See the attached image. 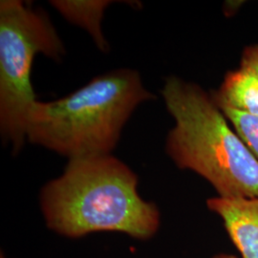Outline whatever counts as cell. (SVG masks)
Segmentation results:
<instances>
[{"instance_id": "obj_4", "label": "cell", "mask_w": 258, "mask_h": 258, "mask_svg": "<svg viewBox=\"0 0 258 258\" xmlns=\"http://www.w3.org/2000/svg\"><path fill=\"white\" fill-rule=\"evenodd\" d=\"M37 54L59 61L63 43L41 10L20 0L0 2V132L15 152L26 141L28 114L37 102L31 83Z\"/></svg>"}, {"instance_id": "obj_3", "label": "cell", "mask_w": 258, "mask_h": 258, "mask_svg": "<svg viewBox=\"0 0 258 258\" xmlns=\"http://www.w3.org/2000/svg\"><path fill=\"white\" fill-rule=\"evenodd\" d=\"M152 99L137 71L112 70L63 98L37 101L28 114L26 141L68 160L109 155L134 111Z\"/></svg>"}, {"instance_id": "obj_5", "label": "cell", "mask_w": 258, "mask_h": 258, "mask_svg": "<svg viewBox=\"0 0 258 258\" xmlns=\"http://www.w3.org/2000/svg\"><path fill=\"white\" fill-rule=\"evenodd\" d=\"M211 212L223 221L241 258H258V197H212L207 201Z\"/></svg>"}, {"instance_id": "obj_10", "label": "cell", "mask_w": 258, "mask_h": 258, "mask_svg": "<svg viewBox=\"0 0 258 258\" xmlns=\"http://www.w3.org/2000/svg\"><path fill=\"white\" fill-rule=\"evenodd\" d=\"M212 258H241L238 256H235V255H232V254H229V253H219L215 256H213Z\"/></svg>"}, {"instance_id": "obj_2", "label": "cell", "mask_w": 258, "mask_h": 258, "mask_svg": "<svg viewBox=\"0 0 258 258\" xmlns=\"http://www.w3.org/2000/svg\"><path fill=\"white\" fill-rule=\"evenodd\" d=\"M161 93L175 121L166 152L176 166L203 177L218 197H258L257 159L211 93L176 76L166 78Z\"/></svg>"}, {"instance_id": "obj_6", "label": "cell", "mask_w": 258, "mask_h": 258, "mask_svg": "<svg viewBox=\"0 0 258 258\" xmlns=\"http://www.w3.org/2000/svg\"><path fill=\"white\" fill-rule=\"evenodd\" d=\"M219 108L258 116V79L242 68L227 72L218 89L211 92Z\"/></svg>"}, {"instance_id": "obj_1", "label": "cell", "mask_w": 258, "mask_h": 258, "mask_svg": "<svg viewBox=\"0 0 258 258\" xmlns=\"http://www.w3.org/2000/svg\"><path fill=\"white\" fill-rule=\"evenodd\" d=\"M40 206L47 226L71 238L119 231L148 239L161 221L156 205L140 196L135 172L111 154L69 160L41 189Z\"/></svg>"}, {"instance_id": "obj_8", "label": "cell", "mask_w": 258, "mask_h": 258, "mask_svg": "<svg viewBox=\"0 0 258 258\" xmlns=\"http://www.w3.org/2000/svg\"><path fill=\"white\" fill-rule=\"evenodd\" d=\"M220 109L258 161V116H251L231 108Z\"/></svg>"}, {"instance_id": "obj_9", "label": "cell", "mask_w": 258, "mask_h": 258, "mask_svg": "<svg viewBox=\"0 0 258 258\" xmlns=\"http://www.w3.org/2000/svg\"><path fill=\"white\" fill-rule=\"evenodd\" d=\"M240 68L252 73L258 79V44L249 45L243 50Z\"/></svg>"}, {"instance_id": "obj_7", "label": "cell", "mask_w": 258, "mask_h": 258, "mask_svg": "<svg viewBox=\"0 0 258 258\" xmlns=\"http://www.w3.org/2000/svg\"><path fill=\"white\" fill-rule=\"evenodd\" d=\"M50 3L66 20L86 30L102 52L108 51V43L102 34V21L104 11L112 3L111 1L55 0Z\"/></svg>"}]
</instances>
